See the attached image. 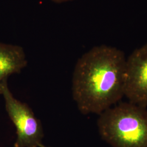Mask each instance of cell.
<instances>
[{
    "instance_id": "6da1fadb",
    "label": "cell",
    "mask_w": 147,
    "mask_h": 147,
    "mask_svg": "<svg viewBox=\"0 0 147 147\" xmlns=\"http://www.w3.org/2000/svg\"><path fill=\"white\" fill-rule=\"evenodd\" d=\"M126 59L115 47H92L79 58L71 79V93L83 115H100L124 96Z\"/></svg>"
},
{
    "instance_id": "7a4b0ae2",
    "label": "cell",
    "mask_w": 147,
    "mask_h": 147,
    "mask_svg": "<svg viewBox=\"0 0 147 147\" xmlns=\"http://www.w3.org/2000/svg\"><path fill=\"white\" fill-rule=\"evenodd\" d=\"M101 138L112 147H147V110L121 102L100 113L97 121Z\"/></svg>"
},
{
    "instance_id": "3957f363",
    "label": "cell",
    "mask_w": 147,
    "mask_h": 147,
    "mask_svg": "<svg viewBox=\"0 0 147 147\" xmlns=\"http://www.w3.org/2000/svg\"><path fill=\"white\" fill-rule=\"evenodd\" d=\"M0 94L4 99L5 111L16 127L14 147H39L44 136L42 124L29 105L15 98L8 86V79L0 84Z\"/></svg>"
},
{
    "instance_id": "277c9868",
    "label": "cell",
    "mask_w": 147,
    "mask_h": 147,
    "mask_svg": "<svg viewBox=\"0 0 147 147\" xmlns=\"http://www.w3.org/2000/svg\"><path fill=\"white\" fill-rule=\"evenodd\" d=\"M124 96L129 101L147 107V43L126 58Z\"/></svg>"
},
{
    "instance_id": "5b68a950",
    "label": "cell",
    "mask_w": 147,
    "mask_h": 147,
    "mask_svg": "<svg viewBox=\"0 0 147 147\" xmlns=\"http://www.w3.org/2000/svg\"><path fill=\"white\" fill-rule=\"evenodd\" d=\"M27 63L23 47L0 42V84L11 75L20 73Z\"/></svg>"
},
{
    "instance_id": "8992f818",
    "label": "cell",
    "mask_w": 147,
    "mask_h": 147,
    "mask_svg": "<svg viewBox=\"0 0 147 147\" xmlns=\"http://www.w3.org/2000/svg\"><path fill=\"white\" fill-rule=\"evenodd\" d=\"M52 2L56 3H65V2H67L69 1H71L73 0H51Z\"/></svg>"
},
{
    "instance_id": "52a82bcc",
    "label": "cell",
    "mask_w": 147,
    "mask_h": 147,
    "mask_svg": "<svg viewBox=\"0 0 147 147\" xmlns=\"http://www.w3.org/2000/svg\"><path fill=\"white\" fill-rule=\"evenodd\" d=\"M39 147H50V146H45V145H44L43 143H42V144H40V145H39Z\"/></svg>"
}]
</instances>
